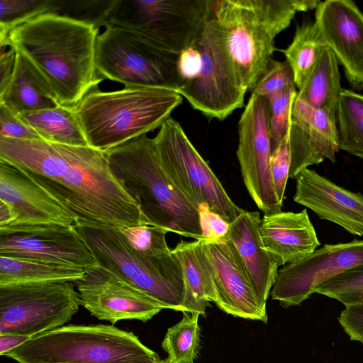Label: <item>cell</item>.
I'll return each instance as SVG.
<instances>
[{
  "mask_svg": "<svg viewBox=\"0 0 363 363\" xmlns=\"http://www.w3.org/2000/svg\"><path fill=\"white\" fill-rule=\"evenodd\" d=\"M182 319L169 328L162 343L170 363H194L200 342V314L183 312Z\"/></svg>",
  "mask_w": 363,
  "mask_h": 363,
  "instance_id": "obj_31",
  "label": "cell"
},
{
  "mask_svg": "<svg viewBox=\"0 0 363 363\" xmlns=\"http://www.w3.org/2000/svg\"><path fill=\"white\" fill-rule=\"evenodd\" d=\"M338 321L352 340L363 344V304L345 306Z\"/></svg>",
  "mask_w": 363,
  "mask_h": 363,
  "instance_id": "obj_40",
  "label": "cell"
},
{
  "mask_svg": "<svg viewBox=\"0 0 363 363\" xmlns=\"http://www.w3.org/2000/svg\"><path fill=\"white\" fill-rule=\"evenodd\" d=\"M0 138L40 140V135L23 121L18 114L0 104Z\"/></svg>",
  "mask_w": 363,
  "mask_h": 363,
  "instance_id": "obj_38",
  "label": "cell"
},
{
  "mask_svg": "<svg viewBox=\"0 0 363 363\" xmlns=\"http://www.w3.org/2000/svg\"><path fill=\"white\" fill-rule=\"evenodd\" d=\"M159 363H170V362L168 358H166L164 359H161Z\"/></svg>",
  "mask_w": 363,
  "mask_h": 363,
  "instance_id": "obj_45",
  "label": "cell"
},
{
  "mask_svg": "<svg viewBox=\"0 0 363 363\" xmlns=\"http://www.w3.org/2000/svg\"><path fill=\"white\" fill-rule=\"evenodd\" d=\"M30 339V337L16 334H0V354L15 349Z\"/></svg>",
  "mask_w": 363,
  "mask_h": 363,
  "instance_id": "obj_43",
  "label": "cell"
},
{
  "mask_svg": "<svg viewBox=\"0 0 363 363\" xmlns=\"http://www.w3.org/2000/svg\"><path fill=\"white\" fill-rule=\"evenodd\" d=\"M290 89H296L290 66L286 61L281 62L272 58L250 92L266 97Z\"/></svg>",
  "mask_w": 363,
  "mask_h": 363,
  "instance_id": "obj_36",
  "label": "cell"
},
{
  "mask_svg": "<svg viewBox=\"0 0 363 363\" xmlns=\"http://www.w3.org/2000/svg\"><path fill=\"white\" fill-rule=\"evenodd\" d=\"M342 90L338 61L333 52L325 46L296 95L314 108L337 112Z\"/></svg>",
  "mask_w": 363,
  "mask_h": 363,
  "instance_id": "obj_27",
  "label": "cell"
},
{
  "mask_svg": "<svg viewBox=\"0 0 363 363\" xmlns=\"http://www.w3.org/2000/svg\"><path fill=\"white\" fill-rule=\"evenodd\" d=\"M296 94V89H290L265 97L269 105L272 151L276 148L289 131L291 107Z\"/></svg>",
  "mask_w": 363,
  "mask_h": 363,
  "instance_id": "obj_34",
  "label": "cell"
},
{
  "mask_svg": "<svg viewBox=\"0 0 363 363\" xmlns=\"http://www.w3.org/2000/svg\"><path fill=\"white\" fill-rule=\"evenodd\" d=\"M16 220L13 208L6 202L0 200V228L12 225Z\"/></svg>",
  "mask_w": 363,
  "mask_h": 363,
  "instance_id": "obj_44",
  "label": "cell"
},
{
  "mask_svg": "<svg viewBox=\"0 0 363 363\" xmlns=\"http://www.w3.org/2000/svg\"><path fill=\"white\" fill-rule=\"evenodd\" d=\"M201 65V55L194 43L183 50L177 57L176 63L179 89L195 78Z\"/></svg>",
  "mask_w": 363,
  "mask_h": 363,
  "instance_id": "obj_39",
  "label": "cell"
},
{
  "mask_svg": "<svg viewBox=\"0 0 363 363\" xmlns=\"http://www.w3.org/2000/svg\"><path fill=\"white\" fill-rule=\"evenodd\" d=\"M257 211H244L230 223L225 238L235 247L260 303L266 301L274 284L279 266L264 248L259 233Z\"/></svg>",
  "mask_w": 363,
  "mask_h": 363,
  "instance_id": "obj_23",
  "label": "cell"
},
{
  "mask_svg": "<svg viewBox=\"0 0 363 363\" xmlns=\"http://www.w3.org/2000/svg\"><path fill=\"white\" fill-rule=\"evenodd\" d=\"M337 124L340 150L363 159V95L342 89Z\"/></svg>",
  "mask_w": 363,
  "mask_h": 363,
  "instance_id": "obj_30",
  "label": "cell"
},
{
  "mask_svg": "<svg viewBox=\"0 0 363 363\" xmlns=\"http://www.w3.org/2000/svg\"><path fill=\"white\" fill-rule=\"evenodd\" d=\"M75 226L98 266L124 279L164 308L183 312L182 269L172 251L164 255H149L135 250L119 228Z\"/></svg>",
  "mask_w": 363,
  "mask_h": 363,
  "instance_id": "obj_7",
  "label": "cell"
},
{
  "mask_svg": "<svg viewBox=\"0 0 363 363\" xmlns=\"http://www.w3.org/2000/svg\"><path fill=\"white\" fill-rule=\"evenodd\" d=\"M105 153L113 172L137 202L148 225L204 239L199 209L164 169L153 138L143 135Z\"/></svg>",
  "mask_w": 363,
  "mask_h": 363,
  "instance_id": "obj_4",
  "label": "cell"
},
{
  "mask_svg": "<svg viewBox=\"0 0 363 363\" xmlns=\"http://www.w3.org/2000/svg\"><path fill=\"white\" fill-rule=\"evenodd\" d=\"M130 244L137 250L152 255L172 253L166 241L167 232L151 225L133 226L121 230Z\"/></svg>",
  "mask_w": 363,
  "mask_h": 363,
  "instance_id": "obj_35",
  "label": "cell"
},
{
  "mask_svg": "<svg viewBox=\"0 0 363 363\" xmlns=\"http://www.w3.org/2000/svg\"><path fill=\"white\" fill-rule=\"evenodd\" d=\"M0 200L9 203L16 216V221L8 227L76 224L74 217L59 201L20 169L2 160H0Z\"/></svg>",
  "mask_w": 363,
  "mask_h": 363,
  "instance_id": "obj_20",
  "label": "cell"
},
{
  "mask_svg": "<svg viewBox=\"0 0 363 363\" xmlns=\"http://www.w3.org/2000/svg\"><path fill=\"white\" fill-rule=\"evenodd\" d=\"M294 201L320 219L348 233L363 236V194L334 183L314 169H303L296 179Z\"/></svg>",
  "mask_w": 363,
  "mask_h": 363,
  "instance_id": "obj_21",
  "label": "cell"
},
{
  "mask_svg": "<svg viewBox=\"0 0 363 363\" xmlns=\"http://www.w3.org/2000/svg\"><path fill=\"white\" fill-rule=\"evenodd\" d=\"M74 286L65 281L0 286V334L31 338L64 326L81 306Z\"/></svg>",
  "mask_w": 363,
  "mask_h": 363,
  "instance_id": "obj_11",
  "label": "cell"
},
{
  "mask_svg": "<svg viewBox=\"0 0 363 363\" xmlns=\"http://www.w3.org/2000/svg\"><path fill=\"white\" fill-rule=\"evenodd\" d=\"M177 257L184 281L183 312L205 315L209 301L216 302L212 268L203 240H182L172 250Z\"/></svg>",
  "mask_w": 363,
  "mask_h": 363,
  "instance_id": "obj_25",
  "label": "cell"
},
{
  "mask_svg": "<svg viewBox=\"0 0 363 363\" xmlns=\"http://www.w3.org/2000/svg\"><path fill=\"white\" fill-rule=\"evenodd\" d=\"M85 272L76 267L0 255V286L62 281L74 282Z\"/></svg>",
  "mask_w": 363,
  "mask_h": 363,
  "instance_id": "obj_28",
  "label": "cell"
},
{
  "mask_svg": "<svg viewBox=\"0 0 363 363\" xmlns=\"http://www.w3.org/2000/svg\"><path fill=\"white\" fill-rule=\"evenodd\" d=\"M60 1L1 0L0 45L9 46V33L15 28L45 13H59Z\"/></svg>",
  "mask_w": 363,
  "mask_h": 363,
  "instance_id": "obj_32",
  "label": "cell"
},
{
  "mask_svg": "<svg viewBox=\"0 0 363 363\" xmlns=\"http://www.w3.org/2000/svg\"><path fill=\"white\" fill-rule=\"evenodd\" d=\"M314 294L337 300L345 306L363 304V265L322 284L315 289Z\"/></svg>",
  "mask_w": 363,
  "mask_h": 363,
  "instance_id": "obj_33",
  "label": "cell"
},
{
  "mask_svg": "<svg viewBox=\"0 0 363 363\" xmlns=\"http://www.w3.org/2000/svg\"><path fill=\"white\" fill-rule=\"evenodd\" d=\"M16 51L13 74L0 94V104L16 114L60 106L55 90L42 72L24 54Z\"/></svg>",
  "mask_w": 363,
  "mask_h": 363,
  "instance_id": "obj_24",
  "label": "cell"
},
{
  "mask_svg": "<svg viewBox=\"0 0 363 363\" xmlns=\"http://www.w3.org/2000/svg\"><path fill=\"white\" fill-rule=\"evenodd\" d=\"M18 363H159L132 332L113 325H66L35 335L5 353Z\"/></svg>",
  "mask_w": 363,
  "mask_h": 363,
  "instance_id": "obj_6",
  "label": "cell"
},
{
  "mask_svg": "<svg viewBox=\"0 0 363 363\" xmlns=\"http://www.w3.org/2000/svg\"><path fill=\"white\" fill-rule=\"evenodd\" d=\"M44 140L72 146H89L77 117L74 106L57 107L18 114Z\"/></svg>",
  "mask_w": 363,
  "mask_h": 363,
  "instance_id": "obj_26",
  "label": "cell"
},
{
  "mask_svg": "<svg viewBox=\"0 0 363 363\" xmlns=\"http://www.w3.org/2000/svg\"><path fill=\"white\" fill-rule=\"evenodd\" d=\"M16 51L13 47L6 50V47L1 46L0 50V94L8 86L13 74L15 65Z\"/></svg>",
  "mask_w": 363,
  "mask_h": 363,
  "instance_id": "obj_42",
  "label": "cell"
},
{
  "mask_svg": "<svg viewBox=\"0 0 363 363\" xmlns=\"http://www.w3.org/2000/svg\"><path fill=\"white\" fill-rule=\"evenodd\" d=\"M177 60L130 30L106 26L98 35L99 74L125 86L162 87L177 92Z\"/></svg>",
  "mask_w": 363,
  "mask_h": 363,
  "instance_id": "obj_10",
  "label": "cell"
},
{
  "mask_svg": "<svg viewBox=\"0 0 363 363\" xmlns=\"http://www.w3.org/2000/svg\"><path fill=\"white\" fill-rule=\"evenodd\" d=\"M289 139L290 179H296L303 169L325 160L335 163L340 150L337 112L314 108L296 95L291 111Z\"/></svg>",
  "mask_w": 363,
  "mask_h": 363,
  "instance_id": "obj_18",
  "label": "cell"
},
{
  "mask_svg": "<svg viewBox=\"0 0 363 363\" xmlns=\"http://www.w3.org/2000/svg\"><path fill=\"white\" fill-rule=\"evenodd\" d=\"M153 140L164 169L198 209L206 206L228 223L245 211L230 199L177 121L167 119Z\"/></svg>",
  "mask_w": 363,
  "mask_h": 363,
  "instance_id": "obj_9",
  "label": "cell"
},
{
  "mask_svg": "<svg viewBox=\"0 0 363 363\" xmlns=\"http://www.w3.org/2000/svg\"><path fill=\"white\" fill-rule=\"evenodd\" d=\"M0 255L22 257L85 271L97 265L76 226L0 228Z\"/></svg>",
  "mask_w": 363,
  "mask_h": 363,
  "instance_id": "obj_15",
  "label": "cell"
},
{
  "mask_svg": "<svg viewBox=\"0 0 363 363\" xmlns=\"http://www.w3.org/2000/svg\"><path fill=\"white\" fill-rule=\"evenodd\" d=\"M99 34V28L91 23L50 13L13 29L9 47L38 67L60 104L74 106L104 79L96 67Z\"/></svg>",
  "mask_w": 363,
  "mask_h": 363,
  "instance_id": "obj_2",
  "label": "cell"
},
{
  "mask_svg": "<svg viewBox=\"0 0 363 363\" xmlns=\"http://www.w3.org/2000/svg\"><path fill=\"white\" fill-rule=\"evenodd\" d=\"M73 283L81 306L97 319L112 324L121 320L147 322L164 309L126 281L98 265Z\"/></svg>",
  "mask_w": 363,
  "mask_h": 363,
  "instance_id": "obj_16",
  "label": "cell"
},
{
  "mask_svg": "<svg viewBox=\"0 0 363 363\" xmlns=\"http://www.w3.org/2000/svg\"><path fill=\"white\" fill-rule=\"evenodd\" d=\"M209 7L210 0H112L104 27L134 31L177 59L194 43Z\"/></svg>",
  "mask_w": 363,
  "mask_h": 363,
  "instance_id": "obj_8",
  "label": "cell"
},
{
  "mask_svg": "<svg viewBox=\"0 0 363 363\" xmlns=\"http://www.w3.org/2000/svg\"><path fill=\"white\" fill-rule=\"evenodd\" d=\"M259 233L264 248L279 267L302 259L320 245L306 209L264 214Z\"/></svg>",
  "mask_w": 363,
  "mask_h": 363,
  "instance_id": "obj_22",
  "label": "cell"
},
{
  "mask_svg": "<svg viewBox=\"0 0 363 363\" xmlns=\"http://www.w3.org/2000/svg\"><path fill=\"white\" fill-rule=\"evenodd\" d=\"M363 265V240L325 244L306 257L278 270L272 298L288 308L298 306L332 278Z\"/></svg>",
  "mask_w": 363,
  "mask_h": 363,
  "instance_id": "obj_14",
  "label": "cell"
},
{
  "mask_svg": "<svg viewBox=\"0 0 363 363\" xmlns=\"http://www.w3.org/2000/svg\"><path fill=\"white\" fill-rule=\"evenodd\" d=\"M325 46L314 22H303L296 27L292 42L281 51L290 66L298 90L316 65Z\"/></svg>",
  "mask_w": 363,
  "mask_h": 363,
  "instance_id": "obj_29",
  "label": "cell"
},
{
  "mask_svg": "<svg viewBox=\"0 0 363 363\" xmlns=\"http://www.w3.org/2000/svg\"><path fill=\"white\" fill-rule=\"evenodd\" d=\"M199 211L204 239L220 240L226 237L230 223L206 206L199 207Z\"/></svg>",
  "mask_w": 363,
  "mask_h": 363,
  "instance_id": "obj_41",
  "label": "cell"
},
{
  "mask_svg": "<svg viewBox=\"0 0 363 363\" xmlns=\"http://www.w3.org/2000/svg\"><path fill=\"white\" fill-rule=\"evenodd\" d=\"M0 160L20 169L59 201L75 225L121 230L148 225L104 152L43 139L0 138Z\"/></svg>",
  "mask_w": 363,
  "mask_h": 363,
  "instance_id": "obj_1",
  "label": "cell"
},
{
  "mask_svg": "<svg viewBox=\"0 0 363 363\" xmlns=\"http://www.w3.org/2000/svg\"><path fill=\"white\" fill-rule=\"evenodd\" d=\"M316 0H211V10L235 74L250 91L275 50L276 37L297 12L315 9Z\"/></svg>",
  "mask_w": 363,
  "mask_h": 363,
  "instance_id": "obj_3",
  "label": "cell"
},
{
  "mask_svg": "<svg viewBox=\"0 0 363 363\" xmlns=\"http://www.w3.org/2000/svg\"><path fill=\"white\" fill-rule=\"evenodd\" d=\"M210 261L216 294V304L233 316L267 322L241 258L227 238L203 239Z\"/></svg>",
  "mask_w": 363,
  "mask_h": 363,
  "instance_id": "obj_19",
  "label": "cell"
},
{
  "mask_svg": "<svg viewBox=\"0 0 363 363\" xmlns=\"http://www.w3.org/2000/svg\"><path fill=\"white\" fill-rule=\"evenodd\" d=\"M269 105L265 97L251 94L238 123L236 152L250 196L264 214L281 211L271 174Z\"/></svg>",
  "mask_w": 363,
  "mask_h": 363,
  "instance_id": "obj_13",
  "label": "cell"
},
{
  "mask_svg": "<svg viewBox=\"0 0 363 363\" xmlns=\"http://www.w3.org/2000/svg\"><path fill=\"white\" fill-rule=\"evenodd\" d=\"M315 23L345 75L357 90L363 89V13L350 0H327L315 9Z\"/></svg>",
  "mask_w": 363,
  "mask_h": 363,
  "instance_id": "obj_17",
  "label": "cell"
},
{
  "mask_svg": "<svg viewBox=\"0 0 363 363\" xmlns=\"http://www.w3.org/2000/svg\"><path fill=\"white\" fill-rule=\"evenodd\" d=\"M291 163L289 129L272 152L271 174L279 202L282 205Z\"/></svg>",
  "mask_w": 363,
  "mask_h": 363,
  "instance_id": "obj_37",
  "label": "cell"
},
{
  "mask_svg": "<svg viewBox=\"0 0 363 363\" xmlns=\"http://www.w3.org/2000/svg\"><path fill=\"white\" fill-rule=\"evenodd\" d=\"M182 99L176 91L162 87L96 89L74 110L89 145L105 152L160 128Z\"/></svg>",
  "mask_w": 363,
  "mask_h": 363,
  "instance_id": "obj_5",
  "label": "cell"
},
{
  "mask_svg": "<svg viewBox=\"0 0 363 363\" xmlns=\"http://www.w3.org/2000/svg\"><path fill=\"white\" fill-rule=\"evenodd\" d=\"M194 44L201 55L195 78L177 91L208 118L225 120L242 108L246 91L228 59L210 7Z\"/></svg>",
  "mask_w": 363,
  "mask_h": 363,
  "instance_id": "obj_12",
  "label": "cell"
}]
</instances>
